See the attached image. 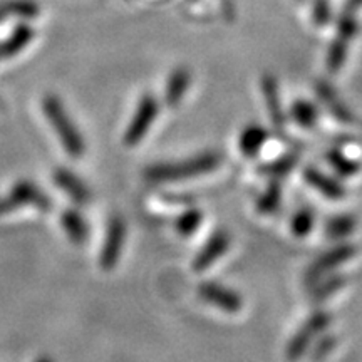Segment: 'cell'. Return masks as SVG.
<instances>
[{
	"mask_svg": "<svg viewBox=\"0 0 362 362\" xmlns=\"http://www.w3.org/2000/svg\"><path fill=\"white\" fill-rule=\"evenodd\" d=\"M221 160H223L221 153L208 151L181 163H161V165L149 166L144 171V178L153 183H171V181L197 178L218 168Z\"/></svg>",
	"mask_w": 362,
	"mask_h": 362,
	"instance_id": "cell-1",
	"label": "cell"
},
{
	"mask_svg": "<svg viewBox=\"0 0 362 362\" xmlns=\"http://www.w3.org/2000/svg\"><path fill=\"white\" fill-rule=\"evenodd\" d=\"M42 107L44 115L49 119V123L61 139L62 146H64L66 153L72 158H81L86 153V143L83 134L79 133V129L76 128V124L72 123L71 116L67 115L64 104L61 103V99L57 96H45L42 99Z\"/></svg>",
	"mask_w": 362,
	"mask_h": 362,
	"instance_id": "cell-2",
	"label": "cell"
},
{
	"mask_svg": "<svg viewBox=\"0 0 362 362\" xmlns=\"http://www.w3.org/2000/svg\"><path fill=\"white\" fill-rule=\"evenodd\" d=\"M22 206H34L37 210H51V200L34 181L21 180L13 185L6 197L0 198V216L19 210Z\"/></svg>",
	"mask_w": 362,
	"mask_h": 362,
	"instance_id": "cell-3",
	"label": "cell"
},
{
	"mask_svg": "<svg viewBox=\"0 0 362 362\" xmlns=\"http://www.w3.org/2000/svg\"><path fill=\"white\" fill-rule=\"evenodd\" d=\"M357 29H359V27H357L356 13L342 12L337 24L336 37H334L327 52V67L330 72L341 71L342 64L346 62L347 51H349L352 40H354L357 34Z\"/></svg>",
	"mask_w": 362,
	"mask_h": 362,
	"instance_id": "cell-4",
	"label": "cell"
},
{
	"mask_svg": "<svg viewBox=\"0 0 362 362\" xmlns=\"http://www.w3.org/2000/svg\"><path fill=\"white\" fill-rule=\"evenodd\" d=\"M158 111H160V104H158L156 98L151 96V94H144L141 101L138 103L133 119H131L128 129L124 133V144L136 146L141 141L153 123H155Z\"/></svg>",
	"mask_w": 362,
	"mask_h": 362,
	"instance_id": "cell-5",
	"label": "cell"
},
{
	"mask_svg": "<svg viewBox=\"0 0 362 362\" xmlns=\"http://www.w3.org/2000/svg\"><path fill=\"white\" fill-rule=\"evenodd\" d=\"M354 253L356 248L349 245V243H341V245L330 248L329 252H325L324 255H320L319 259L312 262V265L307 269L305 282L309 285H315L317 282H320L334 269H337L339 265L346 264L347 260L352 259Z\"/></svg>",
	"mask_w": 362,
	"mask_h": 362,
	"instance_id": "cell-6",
	"label": "cell"
},
{
	"mask_svg": "<svg viewBox=\"0 0 362 362\" xmlns=\"http://www.w3.org/2000/svg\"><path fill=\"white\" fill-rule=\"evenodd\" d=\"M126 240V223L121 216H112L107 223L106 238H104L101 257H99V264L103 270H112L119 260L121 252H123Z\"/></svg>",
	"mask_w": 362,
	"mask_h": 362,
	"instance_id": "cell-7",
	"label": "cell"
},
{
	"mask_svg": "<svg viewBox=\"0 0 362 362\" xmlns=\"http://www.w3.org/2000/svg\"><path fill=\"white\" fill-rule=\"evenodd\" d=\"M329 324L330 317L327 312H314V314L305 320V324L298 329V332L296 334V337L292 339L291 344H288V357H291V359H297V357L304 354L317 334L324 332V330L329 327Z\"/></svg>",
	"mask_w": 362,
	"mask_h": 362,
	"instance_id": "cell-8",
	"label": "cell"
},
{
	"mask_svg": "<svg viewBox=\"0 0 362 362\" xmlns=\"http://www.w3.org/2000/svg\"><path fill=\"white\" fill-rule=\"evenodd\" d=\"M198 296H200V298H203L206 304L218 307L220 310L228 312V314H237L243 305L242 297H240L237 292L225 287V285L215 282L202 284L200 287H198Z\"/></svg>",
	"mask_w": 362,
	"mask_h": 362,
	"instance_id": "cell-9",
	"label": "cell"
},
{
	"mask_svg": "<svg viewBox=\"0 0 362 362\" xmlns=\"http://www.w3.org/2000/svg\"><path fill=\"white\" fill-rule=\"evenodd\" d=\"M230 247V235L225 230H218L208 238V242L203 245V248L198 252V255L193 260V270L203 272L208 267L214 265L216 260L220 259L223 253L228 250Z\"/></svg>",
	"mask_w": 362,
	"mask_h": 362,
	"instance_id": "cell-10",
	"label": "cell"
},
{
	"mask_svg": "<svg viewBox=\"0 0 362 362\" xmlns=\"http://www.w3.org/2000/svg\"><path fill=\"white\" fill-rule=\"evenodd\" d=\"M54 181H56L57 187L61 188L67 197H71L72 202L79 203V205H88L90 202V192L88 185H86L81 178H78L71 170H56L54 171Z\"/></svg>",
	"mask_w": 362,
	"mask_h": 362,
	"instance_id": "cell-11",
	"label": "cell"
},
{
	"mask_svg": "<svg viewBox=\"0 0 362 362\" xmlns=\"http://www.w3.org/2000/svg\"><path fill=\"white\" fill-rule=\"evenodd\" d=\"M262 93H264L265 103H267V111L272 117V123L274 128L279 133H284L285 129V116L282 107H280V98H279V86L274 76H264L262 79Z\"/></svg>",
	"mask_w": 362,
	"mask_h": 362,
	"instance_id": "cell-12",
	"label": "cell"
},
{
	"mask_svg": "<svg viewBox=\"0 0 362 362\" xmlns=\"http://www.w3.org/2000/svg\"><path fill=\"white\" fill-rule=\"evenodd\" d=\"M189 84H192V72L187 67H178L171 72L165 90L166 104L171 107L178 106L181 99L185 98V93L189 89Z\"/></svg>",
	"mask_w": 362,
	"mask_h": 362,
	"instance_id": "cell-13",
	"label": "cell"
},
{
	"mask_svg": "<svg viewBox=\"0 0 362 362\" xmlns=\"http://www.w3.org/2000/svg\"><path fill=\"white\" fill-rule=\"evenodd\" d=\"M61 223L72 243H76V245H83V243H86V240L89 237V225L78 210L69 208V210L62 211Z\"/></svg>",
	"mask_w": 362,
	"mask_h": 362,
	"instance_id": "cell-14",
	"label": "cell"
},
{
	"mask_svg": "<svg viewBox=\"0 0 362 362\" xmlns=\"http://www.w3.org/2000/svg\"><path fill=\"white\" fill-rule=\"evenodd\" d=\"M304 178L309 185H312L317 192L324 197L332 198V200H337V198L344 197V188L342 185L339 183L336 178H330L322 171L315 170V168H307L304 171Z\"/></svg>",
	"mask_w": 362,
	"mask_h": 362,
	"instance_id": "cell-15",
	"label": "cell"
},
{
	"mask_svg": "<svg viewBox=\"0 0 362 362\" xmlns=\"http://www.w3.org/2000/svg\"><path fill=\"white\" fill-rule=\"evenodd\" d=\"M269 138L267 131L259 124H250L242 131L238 139V148L243 155L248 158L257 156L260 153V149L264 148V144Z\"/></svg>",
	"mask_w": 362,
	"mask_h": 362,
	"instance_id": "cell-16",
	"label": "cell"
},
{
	"mask_svg": "<svg viewBox=\"0 0 362 362\" xmlns=\"http://www.w3.org/2000/svg\"><path fill=\"white\" fill-rule=\"evenodd\" d=\"M40 8L34 0H7L0 4V22H6L11 17L21 19H35Z\"/></svg>",
	"mask_w": 362,
	"mask_h": 362,
	"instance_id": "cell-17",
	"label": "cell"
},
{
	"mask_svg": "<svg viewBox=\"0 0 362 362\" xmlns=\"http://www.w3.org/2000/svg\"><path fill=\"white\" fill-rule=\"evenodd\" d=\"M356 228V220L349 215H339L334 216L327 221L325 225V232H327L329 238L332 240H342L354 232Z\"/></svg>",
	"mask_w": 362,
	"mask_h": 362,
	"instance_id": "cell-18",
	"label": "cell"
},
{
	"mask_svg": "<svg viewBox=\"0 0 362 362\" xmlns=\"http://www.w3.org/2000/svg\"><path fill=\"white\" fill-rule=\"evenodd\" d=\"M292 117L296 119V123L298 126L305 129H312L317 124V110L314 107V104L307 103V101H296L292 104Z\"/></svg>",
	"mask_w": 362,
	"mask_h": 362,
	"instance_id": "cell-19",
	"label": "cell"
},
{
	"mask_svg": "<svg viewBox=\"0 0 362 362\" xmlns=\"http://www.w3.org/2000/svg\"><path fill=\"white\" fill-rule=\"evenodd\" d=\"M280 202H282V188H280L279 181H272L265 192L260 194L257 208H259L260 214H272V211L277 210Z\"/></svg>",
	"mask_w": 362,
	"mask_h": 362,
	"instance_id": "cell-20",
	"label": "cell"
},
{
	"mask_svg": "<svg viewBox=\"0 0 362 362\" xmlns=\"http://www.w3.org/2000/svg\"><path fill=\"white\" fill-rule=\"evenodd\" d=\"M327 163L332 166V170L336 173L342 175V176H354L356 173H359L361 165L356 163L351 158H347L344 153L337 151V149H332V151L327 155Z\"/></svg>",
	"mask_w": 362,
	"mask_h": 362,
	"instance_id": "cell-21",
	"label": "cell"
},
{
	"mask_svg": "<svg viewBox=\"0 0 362 362\" xmlns=\"http://www.w3.org/2000/svg\"><path fill=\"white\" fill-rule=\"evenodd\" d=\"M319 94H320V99L327 104V107L334 116L339 117L342 123H351V119H352L351 112L344 107V104L339 101V99L336 98V94H334L332 90L327 88V86H324V84L319 86Z\"/></svg>",
	"mask_w": 362,
	"mask_h": 362,
	"instance_id": "cell-22",
	"label": "cell"
},
{
	"mask_svg": "<svg viewBox=\"0 0 362 362\" xmlns=\"http://www.w3.org/2000/svg\"><path fill=\"white\" fill-rule=\"evenodd\" d=\"M202 211L192 208V210H187L185 214H181L178 216V220H176V232L183 235V237H192V235L198 230V226L202 225Z\"/></svg>",
	"mask_w": 362,
	"mask_h": 362,
	"instance_id": "cell-23",
	"label": "cell"
},
{
	"mask_svg": "<svg viewBox=\"0 0 362 362\" xmlns=\"http://www.w3.org/2000/svg\"><path fill=\"white\" fill-rule=\"evenodd\" d=\"M314 211L309 208L304 210H298L297 214H293L291 220V230L296 237H305L312 232V226H314Z\"/></svg>",
	"mask_w": 362,
	"mask_h": 362,
	"instance_id": "cell-24",
	"label": "cell"
},
{
	"mask_svg": "<svg viewBox=\"0 0 362 362\" xmlns=\"http://www.w3.org/2000/svg\"><path fill=\"white\" fill-rule=\"evenodd\" d=\"M344 277H341V275H336V277H330L329 280H320V282L315 284V288H314V296H312V300L317 302H322L325 300V298H329L330 296H332L334 292L341 291V288L344 287Z\"/></svg>",
	"mask_w": 362,
	"mask_h": 362,
	"instance_id": "cell-25",
	"label": "cell"
},
{
	"mask_svg": "<svg viewBox=\"0 0 362 362\" xmlns=\"http://www.w3.org/2000/svg\"><path fill=\"white\" fill-rule=\"evenodd\" d=\"M297 160H298L297 155H285L282 158H279L275 163H272V165L262 166L260 171L264 175H270V176H285L296 168Z\"/></svg>",
	"mask_w": 362,
	"mask_h": 362,
	"instance_id": "cell-26",
	"label": "cell"
},
{
	"mask_svg": "<svg viewBox=\"0 0 362 362\" xmlns=\"http://www.w3.org/2000/svg\"><path fill=\"white\" fill-rule=\"evenodd\" d=\"M312 12L317 25H325L330 21V4L329 0H314L312 2Z\"/></svg>",
	"mask_w": 362,
	"mask_h": 362,
	"instance_id": "cell-27",
	"label": "cell"
},
{
	"mask_svg": "<svg viewBox=\"0 0 362 362\" xmlns=\"http://www.w3.org/2000/svg\"><path fill=\"white\" fill-rule=\"evenodd\" d=\"M362 8V0H347L346 6H344V12H352L356 13Z\"/></svg>",
	"mask_w": 362,
	"mask_h": 362,
	"instance_id": "cell-28",
	"label": "cell"
},
{
	"mask_svg": "<svg viewBox=\"0 0 362 362\" xmlns=\"http://www.w3.org/2000/svg\"><path fill=\"white\" fill-rule=\"evenodd\" d=\"M4 59H8V52L6 49V44H4V40L0 42V61H4Z\"/></svg>",
	"mask_w": 362,
	"mask_h": 362,
	"instance_id": "cell-29",
	"label": "cell"
},
{
	"mask_svg": "<svg viewBox=\"0 0 362 362\" xmlns=\"http://www.w3.org/2000/svg\"><path fill=\"white\" fill-rule=\"evenodd\" d=\"M35 362H54V361L51 359V357H45V356H42V357H39V359L35 361Z\"/></svg>",
	"mask_w": 362,
	"mask_h": 362,
	"instance_id": "cell-30",
	"label": "cell"
}]
</instances>
